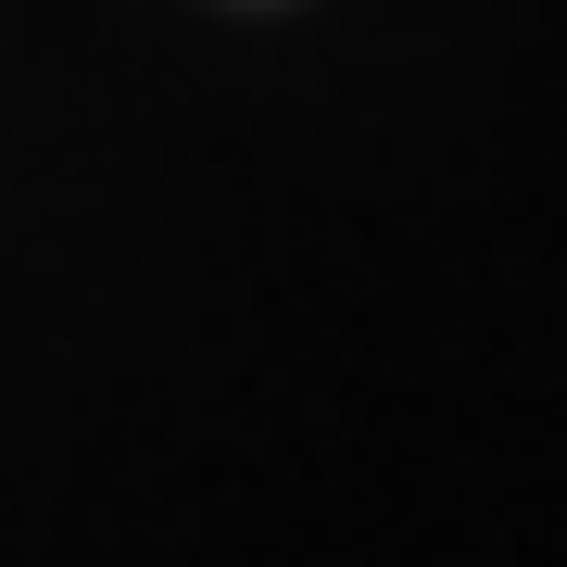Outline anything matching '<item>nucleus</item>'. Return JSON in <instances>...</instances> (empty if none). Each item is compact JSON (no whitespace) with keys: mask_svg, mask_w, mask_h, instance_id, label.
Instances as JSON below:
<instances>
[{"mask_svg":"<svg viewBox=\"0 0 567 567\" xmlns=\"http://www.w3.org/2000/svg\"><path fill=\"white\" fill-rule=\"evenodd\" d=\"M252 13H265V0H252Z\"/></svg>","mask_w":567,"mask_h":567,"instance_id":"nucleus-1","label":"nucleus"}]
</instances>
